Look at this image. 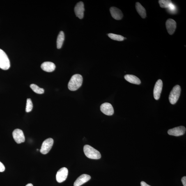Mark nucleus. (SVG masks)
Masks as SVG:
<instances>
[{"mask_svg":"<svg viewBox=\"0 0 186 186\" xmlns=\"http://www.w3.org/2000/svg\"><path fill=\"white\" fill-rule=\"evenodd\" d=\"M83 81L82 76L80 74H75L72 76L68 84V88L71 91L78 90L82 85Z\"/></svg>","mask_w":186,"mask_h":186,"instance_id":"1","label":"nucleus"},{"mask_svg":"<svg viewBox=\"0 0 186 186\" xmlns=\"http://www.w3.org/2000/svg\"><path fill=\"white\" fill-rule=\"evenodd\" d=\"M84 151L85 155L89 158L99 159L101 157L100 152L89 145H86L84 146Z\"/></svg>","mask_w":186,"mask_h":186,"instance_id":"2","label":"nucleus"},{"mask_svg":"<svg viewBox=\"0 0 186 186\" xmlns=\"http://www.w3.org/2000/svg\"><path fill=\"white\" fill-rule=\"evenodd\" d=\"M181 88L179 85H177L173 88L170 93L169 100L171 104H174L176 103L180 96Z\"/></svg>","mask_w":186,"mask_h":186,"instance_id":"3","label":"nucleus"},{"mask_svg":"<svg viewBox=\"0 0 186 186\" xmlns=\"http://www.w3.org/2000/svg\"><path fill=\"white\" fill-rule=\"evenodd\" d=\"M10 67V61L4 51L0 49V68L7 70Z\"/></svg>","mask_w":186,"mask_h":186,"instance_id":"4","label":"nucleus"},{"mask_svg":"<svg viewBox=\"0 0 186 186\" xmlns=\"http://www.w3.org/2000/svg\"><path fill=\"white\" fill-rule=\"evenodd\" d=\"M54 144V140L52 138H49L46 139L42 143L40 151L44 155L48 153L52 148Z\"/></svg>","mask_w":186,"mask_h":186,"instance_id":"5","label":"nucleus"},{"mask_svg":"<svg viewBox=\"0 0 186 186\" xmlns=\"http://www.w3.org/2000/svg\"><path fill=\"white\" fill-rule=\"evenodd\" d=\"M12 136L14 140L18 144H20L25 141V139L24 133L20 129H15L12 133Z\"/></svg>","mask_w":186,"mask_h":186,"instance_id":"6","label":"nucleus"},{"mask_svg":"<svg viewBox=\"0 0 186 186\" xmlns=\"http://www.w3.org/2000/svg\"><path fill=\"white\" fill-rule=\"evenodd\" d=\"M68 171L67 168H61L57 173L56 178L57 181L59 183H62L66 180L68 176Z\"/></svg>","mask_w":186,"mask_h":186,"instance_id":"7","label":"nucleus"},{"mask_svg":"<svg viewBox=\"0 0 186 186\" xmlns=\"http://www.w3.org/2000/svg\"><path fill=\"white\" fill-rule=\"evenodd\" d=\"M186 130L185 127L181 126L170 129L168 131V133L170 135L178 136L183 135L185 134Z\"/></svg>","mask_w":186,"mask_h":186,"instance_id":"8","label":"nucleus"},{"mask_svg":"<svg viewBox=\"0 0 186 186\" xmlns=\"http://www.w3.org/2000/svg\"><path fill=\"white\" fill-rule=\"evenodd\" d=\"M163 82L162 80L159 79L157 81L155 84L153 90L154 98L156 100H158L160 97L161 93L162 91Z\"/></svg>","mask_w":186,"mask_h":186,"instance_id":"9","label":"nucleus"},{"mask_svg":"<svg viewBox=\"0 0 186 186\" xmlns=\"http://www.w3.org/2000/svg\"><path fill=\"white\" fill-rule=\"evenodd\" d=\"M76 16L82 19L84 17V3L82 1L79 2L76 5L74 9Z\"/></svg>","mask_w":186,"mask_h":186,"instance_id":"10","label":"nucleus"},{"mask_svg":"<svg viewBox=\"0 0 186 186\" xmlns=\"http://www.w3.org/2000/svg\"><path fill=\"white\" fill-rule=\"evenodd\" d=\"M100 110L103 113L107 116H112L114 113V109L112 105L109 103H104L100 107Z\"/></svg>","mask_w":186,"mask_h":186,"instance_id":"11","label":"nucleus"},{"mask_svg":"<svg viewBox=\"0 0 186 186\" xmlns=\"http://www.w3.org/2000/svg\"><path fill=\"white\" fill-rule=\"evenodd\" d=\"M166 26L169 34L170 35L173 34L176 27V23L175 21L172 19H168L166 21Z\"/></svg>","mask_w":186,"mask_h":186,"instance_id":"12","label":"nucleus"},{"mask_svg":"<svg viewBox=\"0 0 186 186\" xmlns=\"http://www.w3.org/2000/svg\"><path fill=\"white\" fill-rule=\"evenodd\" d=\"M110 12L112 16L116 20H121L123 18V15L121 10L116 7H111Z\"/></svg>","mask_w":186,"mask_h":186,"instance_id":"13","label":"nucleus"},{"mask_svg":"<svg viewBox=\"0 0 186 186\" xmlns=\"http://www.w3.org/2000/svg\"><path fill=\"white\" fill-rule=\"evenodd\" d=\"M91 177L89 175L83 174L81 175L76 180L74 183V186H80L90 180Z\"/></svg>","mask_w":186,"mask_h":186,"instance_id":"14","label":"nucleus"},{"mask_svg":"<svg viewBox=\"0 0 186 186\" xmlns=\"http://www.w3.org/2000/svg\"><path fill=\"white\" fill-rule=\"evenodd\" d=\"M42 69L44 71L47 72H52L56 68V65L54 63L51 62H45L41 65Z\"/></svg>","mask_w":186,"mask_h":186,"instance_id":"15","label":"nucleus"},{"mask_svg":"<svg viewBox=\"0 0 186 186\" xmlns=\"http://www.w3.org/2000/svg\"><path fill=\"white\" fill-rule=\"evenodd\" d=\"M125 78L128 82L133 84H140L141 83L139 78L131 74H127L125 76Z\"/></svg>","mask_w":186,"mask_h":186,"instance_id":"16","label":"nucleus"},{"mask_svg":"<svg viewBox=\"0 0 186 186\" xmlns=\"http://www.w3.org/2000/svg\"><path fill=\"white\" fill-rule=\"evenodd\" d=\"M136 10L138 13L143 18H145L146 17V10L144 7L139 2H136Z\"/></svg>","mask_w":186,"mask_h":186,"instance_id":"17","label":"nucleus"},{"mask_svg":"<svg viewBox=\"0 0 186 186\" xmlns=\"http://www.w3.org/2000/svg\"><path fill=\"white\" fill-rule=\"evenodd\" d=\"M65 40V34L63 32L61 31L59 33L57 41V48L61 49L63 45L64 41Z\"/></svg>","mask_w":186,"mask_h":186,"instance_id":"18","label":"nucleus"},{"mask_svg":"<svg viewBox=\"0 0 186 186\" xmlns=\"http://www.w3.org/2000/svg\"><path fill=\"white\" fill-rule=\"evenodd\" d=\"M30 87L31 89L35 93L39 94H42L44 93V89L40 88L37 85L32 84L30 85Z\"/></svg>","mask_w":186,"mask_h":186,"instance_id":"19","label":"nucleus"},{"mask_svg":"<svg viewBox=\"0 0 186 186\" xmlns=\"http://www.w3.org/2000/svg\"><path fill=\"white\" fill-rule=\"evenodd\" d=\"M108 36L112 40L118 41H122L125 40V38L121 35L114 34V33H110L108 34Z\"/></svg>","mask_w":186,"mask_h":186,"instance_id":"20","label":"nucleus"},{"mask_svg":"<svg viewBox=\"0 0 186 186\" xmlns=\"http://www.w3.org/2000/svg\"><path fill=\"white\" fill-rule=\"evenodd\" d=\"M159 3L161 8H167L172 2L169 0H160Z\"/></svg>","mask_w":186,"mask_h":186,"instance_id":"21","label":"nucleus"},{"mask_svg":"<svg viewBox=\"0 0 186 186\" xmlns=\"http://www.w3.org/2000/svg\"><path fill=\"white\" fill-rule=\"evenodd\" d=\"M33 104L31 99L28 98L27 100L26 111L27 112H29L32 110Z\"/></svg>","mask_w":186,"mask_h":186,"instance_id":"22","label":"nucleus"},{"mask_svg":"<svg viewBox=\"0 0 186 186\" xmlns=\"http://www.w3.org/2000/svg\"><path fill=\"white\" fill-rule=\"evenodd\" d=\"M167 8L170 12H172V13L175 12L176 10V7H175V5L173 4L172 3H171L170 4L169 6Z\"/></svg>","mask_w":186,"mask_h":186,"instance_id":"23","label":"nucleus"},{"mask_svg":"<svg viewBox=\"0 0 186 186\" xmlns=\"http://www.w3.org/2000/svg\"><path fill=\"white\" fill-rule=\"evenodd\" d=\"M5 168L4 165L0 162V172H3L5 170Z\"/></svg>","mask_w":186,"mask_h":186,"instance_id":"24","label":"nucleus"},{"mask_svg":"<svg viewBox=\"0 0 186 186\" xmlns=\"http://www.w3.org/2000/svg\"><path fill=\"white\" fill-rule=\"evenodd\" d=\"M181 181L184 186H186V177L184 176L181 179Z\"/></svg>","mask_w":186,"mask_h":186,"instance_id":"25","label":"nucleus"},{"mask_svg":"<svg viewBox=\"0 0 186 186\" xmlns=\"http://www.w3.org/2000/svg\"><path fill=\"white\" fill-rule=\"evenodd\" d=\"M141 186H151L148 185L146 182L144 181H142L141 182Z\"/></svg>","mask_w":186,"mask_h":186,"instance_id":"26","label":"nucleus"},{"mask_svg":"<svg viewBox=\"0 0 186 186\" xmlns=\"http://www.w3.org/2000/svg\"><path fill=\"white\" fill-rule=\"evenodd\" d=\"M26 186H33V185L31 183H29L27 184V185Z\"/></svg>","mask_w":186,"mask_h":186,"instance_id":"27","label":"nucleus"}]
</instances>
